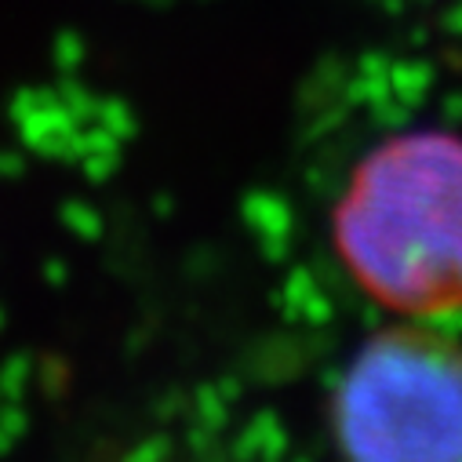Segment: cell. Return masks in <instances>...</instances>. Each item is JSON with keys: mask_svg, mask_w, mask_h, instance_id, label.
Listing matches in <instances>:
<instances>
[{"mask_svg": "<svg viewBox=\"0 0 462 462\" xmlns=\"http://www.w3.org/2000/svg\"><path fill=\"white\" fill-rule=\"evenodd\" d=\"M331 245L372 302L408 320L462 313V135L375 143L331 208Z\"/></svg>", "mask_w": 462, "mask_h": 462, "instance_id": "obj_1", "label": "cell"}, {"mask_svg": "<svg viewBox=\"0 0 462 462\" xmlns=\"http://www.w3.org/2000/svg\"><path fill=\"white\" fill-rule=\"evenodd\" d=\"M342 462H462V342L430 324L375 331L338 375Z\"/></svg>", "mask_w": 462, "mask_h": 462, "instance_id": "obj_2", "label": "cell"}]
</instances>
